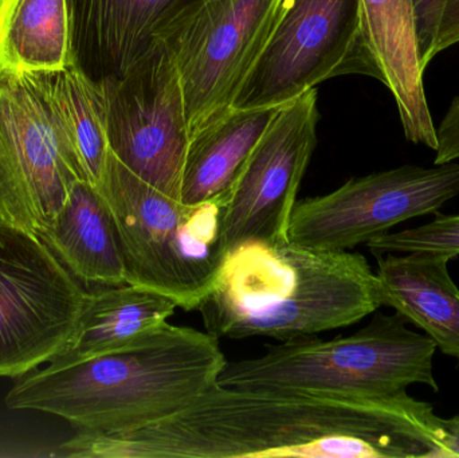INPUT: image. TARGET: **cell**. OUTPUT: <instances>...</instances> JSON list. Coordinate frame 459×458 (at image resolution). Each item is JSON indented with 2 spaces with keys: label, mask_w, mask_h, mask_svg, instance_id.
<instances>
[{
  "label": "cell",
  "mask_w": 459,
  "mask_h": 458,
  "mask_svg": "<svg viewBox=\"0 0 459 458\" xmlns=\"http://www.w3.org/2000/svg\"><path fill=\"white\" fill-rule=\"evenodd\" d=\"M459 43V0H445L439 19L438 32L434 43L433 59Z\"/></svg>",
  "instance_id": "cb8c5ba5"
},
{
  "label": "cell",
  "mask_w": 459,
  "mask_h": 458,
  "mask_svg": "<svg viewBox=\"0 0 459 458\" xmlns=\"http://www.w3.org/2000/svg\"><path fill=\"white\" fill-rule=\"evenodd\" d=\"M226 363L220 339L167 323L128 349L19 376L5 405L61 417L78 430L124 432L190 405L218 384Z\"/></svg>",
  "instance_id": "3957f363"
},
{
  "label": "cell",
  "mask_w": 459,
  "mask_h": 458,
  "mask_svg": "<svg viewBox=\"0 0 459 458\" xmlns=\"http://www.w3.org/2000/svg\"><path fill=\"white\" fill-rule=\"evenodd\" d=\"M70 62L67 0H4L0 5V69L58 70Z\"/></svg>",
  "instance_id": "ffe728a7"
},
{
  "label": "cell",
  "mask_w": 459,
  "mask_h": 458,
  "mask_svg": "<svg viewBox=\"0 0 459 458\" xmlns=\"http://www.w3.org/2000/svg\"><path fill=\"white\" fill-rule=\"evenodd\" d=\"M380 307L377 273L364 255L288 239L230 249L196 311L218 339L289 341L350 327Z\"/></svg>",
  "instance_id": "7a4b0ae2"
},
{
  "label": "cell",
  "mask_w": 459,
  "mask_h": 458,
  "mask_svg": "<svg viewBox=\"0 0 459 458\" xmlns=\"http://www.w3.org/2000/svg\"><path fill=\"white\" fill-rule=\"evenodd\" d=\"M348 74L382 82L364 34L360 0H283L231 108H281L324 81Z\"/></svg>",
  "instance_id": "8992f818"
},
{
  "label": "cell",
  "mask_w": 459,
  "mask_h": 458,
  "mask_svg": "<svg viewBox=\"0 0 459 458\" xmlns=\"http://www.w3.org/2000/svg\"><path fill=\"white\" fill-rule=\"evenodd\" d=\"M100 83L110 152L143 182L180 201L190 123L179 72L163 43Z\"/></svg>",
  "instance_id": "ba28073f"
},
{
  "label": "cell",
  "mask_w": 459,
  "mask_h": 458,
  "mask_svg": "<svg viewBox=\"0 0 459 458\" xmlns=\"http://www.w3.org/2000/svg\"><path fill=\"white\" fill-rule=\"evenodd\" d=\"M317 117L316 89L275 112L226 201L228 250L248 241H288L297 193L317 144Z\"/></svg>",
  "instance_id": "7c38bea8"
},
{
  "label": "cell",
  "mask_w": 459,
  "mask_h": 458,
  "mask_svg": "<svg viewBox=\"0 0 459 458\" xmlns=\"http://www.w3.org/2000/svg\"><path fill=\"white\" fill-rule=\"evenodd\" d=\"M457 195L459 160L353 177L326 195L297 202L288 239L312 249H353L402 222L438 212Z\"/></svg>",
  "instance_id": "30bf717a"
},
{
  "label": "cell",
  "mask_w": 459,
  "mask_h": 458,
  "mask_svg": "<svg viewBox=\"0 0 459 458\" xmlns=\"http://www.w3.org/2000/svg\"><path fill=\"white\" fill-rule=\"evenodd\" d=\"M0 228H2V222H0ZM0 242H2V233H0Z\"/></svg>",
  "instance_id": "484cf974"
},
{
  "label": "cell",
  "mask_w": 459,
  "mask_h": 458,
  "mask_svg": "<svg viewBox=\"0 0 459 458\" xmlns=\"http://www.w3.org/2000/svg\"><path fill=\"white\" fill-rule=\"evenodd\" d=\"M434 164L459 160V96L450 102L441 124L437 125V150Z\"/></svg>",
  "instance_id": "603a6c76"
},
{
  "label": "cell",
  "mask_w": 459,
  "mask_h": 458,
  "mask_svg": "<svg viewBox=\"0 0 459 458\" xmlns=\"http://www.w3.org/2000/svg\"><path fill=\"white\" fill-rule=\"evenodd\" d=\"M39 238L86 288L126 284V266L107 202L86 180H75L66 203Z\"/></svg>",
  "instance_id": "ac0fdd59"
},
{
  "label": "cell",
  "mask_w": 459,
  "mask_h": 458,
  "mask_svg": "<svg viewBox=\"0 0 459 458\" xmlns=\"http://www.w3.org/2000/svg\"><path fill=\"white\" fill-rule=\"evenodd\" d=\"M75 180L29 73L0 69V222L42 236Z\"/></svg>",
  "instance_id": "8fae6325"
},
{
  "label": "cell",
  "mask_w": 459,
  "mask_h": 458,
  "mask_svg": "<svg viewBox=\"0 0 459 458\" xmlns=\"http://www.w3.org/2000/svg\"><path fill=\"white\" fill-rule=\"evenodd\" d=\"M406 323L398 314H377L351 336L266 344L261 357L226 363L218 385L336 398L396 397L414 385L438 393L436 343Z\"/></svg>",
  "instance_id": "277c9868"
},
{
  "label": "cell",
  "mask_w": 459,
  "mask_h": 458,
  "mask_svg": "<svg viewBox=\"0 0 459 458\" xmlns=\"http://www.w3.org/2000/svg\"><path fill=\"white\" fill-rule=\"evenodd\" d=\"M0 233V378H19L66 346L89 290L39 237Z\"/></svg>",
  "instance_id": "52a82bcc"
},
{
  "label": "cell",
  "mask_w": 459,
  "mask_h": 458,
  "mask_svg": "<svg viewBox=\"0 0 459 458\" xmlns=\"http://www.w3.org/2000/svg\"><path fill=\"white\" fill-rule=\"evenodd\" d=\"M177 308L174 298L150 288L126 282L94 288L72 338L48 365H73L128 349L163 328Z\"/></svg>",
  "instance_id": "2e32d148"
},
{
  "label": "cell",
  "mask_w": 459,
  "mask_h": 458,
  "mask_svg": "<svg viewBox=\"0 0 459 458\" xmlns=\"http://www.w3.org/2000/svg\"><path fill=\"white\" fill-rule=\"evenodd\" d=\"M444 4L445 0H414L420 64L425 70L433 61L431 53L436 43Z\"/></svg>",
  "instance_id": "7402d4cb"
},
{
  "label": "cell",
  "mask_w": 459,
  "mask_h": 458,
  "mask_svg": "<svg viewBox=\"0 0 459 458\" xmlns=\"http://www.w3.org/2000/svg\"><path fill=\"white\" fill-rule=\"evenodd\" d=\"M364 34L393 93L403 126L412 144L437 150V125L423 82L414 0H360Z\"/></svg>",
  "instance_id": "5bb4252c"
},
{
  "label": "cell",
  "mask_w": 459,
  "mask_h": 458,
  "mask_svg": "<svg viewBox=\"0 0 459 458\" xmlns=\"http://www.w3.org/2000/svg\"><path fill=\"white\" fill-rule=\"evenodd\" d=\"M377 258L382 306L395 309L459 362V289L449 273L452 255L434 252L385 253Z\"/></svg>",
  "instance_id": "9a60e30c"
},
{
  "label": "cell",
  "mask_w": 459,
  "mask_h": 458,
  "mask_svg": "<svg viewBox=\"0 0 459 458\" xmlns=\"http://www.w3.org/2000/svg\"><path fill=\"white\" fill-rule=\"evenodd\" d=\"M374 255L434 252L459 255V215L437 214L431 222L398 233H385L367 242Z\"/></svg>",
  "instance_id": "44dd1931"
},
{
  "label": "cell",
  "mask_w": 459,
  "mask_h": 458,
  "mask_svg": "<svg viewBox=\"0 0 459 458\" xmlns=\"http://www.w3.org/2000/svg\"><path fill=\"white\" fill-rule=\"evenodd\" d=\"M280 108L231 109L191 136L180 201L223 203L248 156Z\"/></svg>",
  "instance_id": "d6986e66"
},
{
  "label": "cell",
  "mask_w": 459,
  "mask_h": 458,
  "mask_svg": "<svg viewBox=\"0 0 459 458\" xmlns=\"http://www.w3.org/2000/svg\"><path fill=\"white\" fill-rule=\"evenodd\" d=\"M450 433V452L452 458L459 457V416L446 419Z\"/></svg>",
  "instance_id": "d4e9b609"
},
{
  "label": "cell",
  "mask_w": 459,
  "mask_h": 458,
  "mask_svg": "<svg viewBox=\"0 0 459 458\" xmlns=\"http://www.w3.org/2000/svg\"><path fill=\"white\" fill-rule=\"evenodd\" d=\"M39 89L56 136L80 179L99 187L109 155L107 99L101 83L69 62L27 72Z\"/></svg>",
  "instance_id": "e0dca14e"
},
{
  "label": "cell",
  "mask_w": 459,
  "mask_h": 458,
  "mask_svg": "<svg viewBox=\"0 0 459 458\" xmlns=\"http://www.w3.org/2000/svg\"><path fill=\"white\" fill-rule=\"evenodd\" d=\"M204 0H67L70 62L96 82L120 77Z\"/></svg>",
  "instance_id": "4fadbf2b"
},
{
  "label": "cell",
  "mask_w": 459,
  "mask_h": 458,
  "mask_svg": "<svg viewBox=\"0 0 459 458\" xmlns=\"http://www.w3.org/2000/svg\"><path fill=\"white\" fill-rule=\"evenodd\" d=\"M283 0H204L160 42L177 65L191 136L231 109Z\"/></svg>",
  "instance_id": "9c48e42d"
},
{
  "label": "cell",
  "mask_w": 459,
  "mask_h": 458,
  "mask_svg": "<svg viewBox=\"0 0 459 458\" xmlns=\"http://www.w3.org/2000/svg\"><path fill=\"white\" fill-rule=\"evenodd\" d=\"M81 458H452L446 419L409 394L336 398L215 385L177 413L116 433L78 430Z\"/></svg>",
  "instance_id": "6da1fadb"
},
{
  "label": "cell",
  "mask_w": 459,
  "mask_h": 458,
  "mask_svg": "<svg viewBox=\"0 0 459 458\" xmlns=\"http://www.w3.org/2000/svg\"><path fill=\"white\" fill-rule=\"evenodd\" d=\"M115 225L126 284L150 288L194 311L228 255L225 204H186L132 174L109 151L99 185Z\"/></svg>",
  "instance_id": "5b68a950"
}]
</instances>
